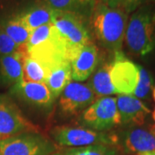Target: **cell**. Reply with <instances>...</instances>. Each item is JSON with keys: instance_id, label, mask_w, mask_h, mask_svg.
<instances>
[{"instance_id": "obj_1", "label": "cell", "mask_w": 155, "mask_h": 155, "mask_svg": "<svg viewBox=\"0 0 155 155\" xmlns=\"http://www.w3.org/2000/svg\"><path fill=\"white\" fill-rule=\"evenodd\" d=\"M26 49L29 58L42 64L49 72L72 61L69 46L52 22L31 32Z\"/></svg>"}, {"instance_id": "obj_2", "label": "cell", "mask_w": 155, "mask_h": 155, "mask_svg": "<svg viewBox=\"0 0 155 155\" xmlns=\"http://www.w3.org/2000/svg\"><path fill=\"white\" fill-rule=\"evenodd\" d=\"M128 14L122 8H111L97 2L90 19V27L102 47L110 52L122 51Z\"/></svg>"}, {"instance_id": "obj_3", "label": "cell", "mask_w": 155, "mask_h": 155, "mask_svg": "<svg viewBox=\"0 0 155 155\" xmlns=\"http://www.w3.org/2000/svg\"><path fill=\"white\" fill-rule=\"evenodd\" d=\"M125 41L133 54L145 56L155 50V8L145 4L128 19Z\"/></svg>"}, {"instance_id": "obj_4", "label": "cell", "mask_w": 155, "mask_h": 155, "mask_svg": "<svg viewBox=\"0 0 155 155\" xmlns=\"http://www.w3.org/2000/svg\"><path fill=\"white\" fill-rule=\"evenodd\" d=\"M52 23L66 40L72 53V61L84 46L91 43L90 20L75 13L54 10Z\"/></svg>"}, {"instance_id": "obj_5", "label": "cell", "mask_w": 155, "mask_h": 155, "mask_svg": "<svg viewBox=\"0 0 155 155\" xmlns=\"http://www.w3.org/2000/svg\"><path fill=\"white\" fill-rule=\"evenodd\" d=\"M80 122L96 131L110 130L122 123L116 106V97H104L88 107L80 118Z\"/></svg>"}, {"instance_id": "obj_6", "label": "cell", "mask_w": 155, "mask_h": 155, "mask_svg": "<svg viewBox=\"0 0 155 155\" xmlns=\"http://www.w3.org/2000/svg\"><path fill=\"white\" fill-rule=\"evenodd\" d=\"M52 134L58 144L73 147H83L94 145L114 146L117 141V138L111 134L83 127H57L53 130Z\"/></svg>"}, {"instance_id": "obj_7", "label": "cell", "mask_w": 155, "mask_h": 155, "mask_svg": "<svg viewBox=\"0 0 155 155\" xmlns=\"http://www.w3.org/2000/svg\"><path fill=\"white\" fill-rule=\"evenodd\" d=\"M55 147L38 133H22L0 140V155H51Z\"/></svg>"}, {"instance_id": "obj_8", "label": "cell", "mask_w": 155, "mask_h": 155, "mask_svg": "<svg viewBox=\"0 0 155 155\" xmlns=\"http://www.w3.org/2000/svg\"><path fill=\"white\" fill-rule=\"evenodd\" d=\"M110 76L116 94L133 95L139 80V66L127 59L122 51L114 53Z\"/></svg>"}, {"instance_id": "obj_9", "label": "cell", "mask_w": 155, "mask_h": 155, "mask_svg": "<svg viewBox=\"0 0 155 155\" xmlns=\"http://www.w3.org/2000/svg\"><path fill=\"white\" fill-rule=\"evenodd\" d=\"M35 126L6 97H0V140L22 133H37Z\"/></svg>"}, {"instance_id": "obj_10", "label": "cell", "mask_w": 155, "mask_h": 155, "mask_svg": "<svg viewBox=\"0 0 155 155\" xmlns=\"http://www.w3.org/2000/svg\"><path fill=\"white\" fill-rule=\"evenodd\" d=\"M96 95L86 84L71 82L60 97V107L66 115H74L86 110L96 101Z\"/></svg>"}, {"instance_id": "obj_11", "label": "cell", "mask_w": 155, "mask_h": 155, "mask_svg": "<svg viewBox=\"0 0 155 155\" xmlns=\"http://www.w3.org/2000/svg\"><path fill=\"white\" fill-rule=\"evenodd\" d=\"M122 144L127 153L143 155L155 153V126L131 127L124 134Z\"/></svg>"}, {"instance_id": "obj_12", "label": "cell", "mask_w": 155, "mask_h": 155, "mask_svg": "<svg viewBox=\"0 0 155 155\" xmlns=\"http://www.w3.org/2000/svg\"><path fill=\"white\" fill-rule=\"evenodd\" d=\"M99 61V50L93 43L84 46L71 61L72 78L75 81L86 80L93 72Z\"/></svg>"}, {"instance_id": "obj_13", "label": "cell", "mask_w": 155, "mask_h": 155, "mask_svg": "<svg viewBox=\"0 0 155 155\" xmlns=\"http://www.w3.org/2000/svg\"><path fill=\"white\" fill-rule=\"evenodd\" d=\"M116 106L123 124L143 125L150 110L140 100L132 95H119Z\"/></svg>"}, {"instance_id": "obj_14", "label": "cell", "mask_w": 155, "mask_h": 155, "mask_svg": "<svg viewBox=\"0 0 155 155\" xmlns=\"http://www.w3.org/2000/svg\"><path fill=\"white\" fill-rule=\"evenodd\" d=\"M11 92L31 104L41 107L50 106L55 99L44 83L22 82L17 85H14L11 89Z\"/></svg>"}, {"instance_id": "obj_15", "label": "cell", "mask_w": 155, "mask_h": 155, "mask_svg": "<svg viewBox=\"0 0 155 155\" xmlns=\"http://www.w3.org/2000/svg\"><path fill=\"white\" fill-rule=\"evenodd\" d=\"M27 57L26 45L12 54L0 56V76L5 83L13 86L22 83V67Z\"/></svg>"}, {"instance_id": "obj_16", "label": "cell", "mask_w": 155, "mask_h": 155, "mask_svg": "<svg viewBox=\"0 0 155 155\" xmlns=\"http://www.w3.org/2000/svg\"><path fill=\"white\" fill-rule=\"evenodd\" d=\"M45 4L56 11L75 13L90 20L97 0H45Z\"/></svg>"}, {"instance_id": "obj_17", "label": "cell", "mask_w": 155, "mask_h": 155, "mask_svg": "<svg viewBox=\"0 0 155 155\" xmlns=\"http://www.w3.org/2000/svg\"><path fill=\"white\" fill-rule=\"evenodd\" d=\"M54 14V9L48 5H41L34 6L27 11L18 15L22 23L27 27L28 30L31 32L43 26L52 22Z\"/></svg>"}, {"instance_id": "obj_18", "label": "cell", "mask_w": 155, "mask_h": 155, "mask_svg": "<svg viewBox=\"0 0 155 155\" xmlns=\"http://www.w3.org/2000/svg\"><path fill=\"white\" fill-rule=\"evenodd\" d=\"M71 63H67L52 69L47 78L46 84L56 98L59 97L72 80Z\"/></svg>"}, {"instance_id": "obj_19", "label": "cell", "mask_w": 155, "mask_h": 155, "mask_svg": "<svg viewBox=\"0 0 155 155\" xmlns=\"http://www.w3.org/2000/svg\"><path fill=\"white\" fill-rule=\"evenodd\" d=\"M110 63H105L95 72L89 85L94 91L96 97H104L110 95L116 94L114 86L112 85L110 76Z\"/></svg>"}, {"instance_id": "obj_20", "label": "cell", "mask_w": 155, "mask_h": 155, "mask_svg": "<svg viewBox=\"0 0 155 155\" xmlns=\"http://www.w3.org/2000/svg\"><path fill=\"white\" fill-rule=\"evenodd\" d=\"M5 34L18 46L22 47L27 44L31 31L22 23L19 16L11 17L0 25Z\"/></svg>"}, {"instance_id": "obj_21", "label": "cell", "mask_w": 155, "mask_h": 155, "mask_svg": "<svg viewBox=\"0 0 155 155\" xmlns=\"http://www.w3.org/2000/svg\"><path fill=\"white\" fill-rule=\"evenodd\" d=\"M49 72L42 64L28 56L22 67V82L46 84Z\"/></svg>"}, {"instance_id": "obj_22", "label": "cell", "mask_w": 155, "mask_h": 155, "mask_svg": "<svg viewBox=\"0 0 155 155\" xmlns=\"http://www.w3.org/2000/svg\"><path fill=\"white\" fill-rule=\"evenodd\" d=\"M61 155H118L117 149L111 145H94L70 148Z\"/></svg>"}, {"instance_id": "obj_23", "label": "cell", "mask_w": 155, "mask_h": 155, "mask_svg": "<svg viewBox=\"0 0 155 155\" xmlns=\"http://www.w3.org/2000/svg\"><path fill=\"white\" fill-rule=\"evenodd\" d=\"M153 79L144 67L139 66V80L132 96L137 98H146L153 88Z\"/></svg>"}, {"instance_id": "obj_24", "label": "cell", "mask_w": 155, "mask_h": 155, "mask_svg": "<svg viewBox=\"0 0 155 155\" xmlns=\"http://www.w3.org/2000/svg\"><path fill=\"white\" fill-rule=\"evenodd\" d=\"M22 47L16 44L0 28V56L12 54L19 51Z\"/></svg>"}, {"instance_id": "obj_25", "label": "cell", "mask_w": 155, "mask_h": 155, "mask_svg": "<svg viewBox=\"0 0 155 155\" xmlns=\"http://www.w3.org/2000/svg\"><path fill=\"white\" fill-rule=\"evenodd\" d=\"M147 1L148 0H122L121 8H122L127 14H129L145 5Z\"/></svg>"}, {"instance_id": "obj_26", "label": "cell", "mask_w": 155, "mask_h": 155, "mask_svg": "<svg viewBox=\"0 0 155 155\" xmlns=\"http://www.w3.org/2000/svg\"><path fill=\"white\" fill-rule=\"evenodd\" d=\"M98 1L111 8H120L122 5V0H98Z\"/></svg>"}, {"instance_id": "obj_27", "label": "cell", "mask_w": 155, "mask_h": 155, "mask_svg": "<svg viewBox=\"0 0 155 155\" xmlns=\"http://www.w3.org/2000/svg\"><path fill=\"white\" fill-rule=\"evenodd\" d=\"M153 99L155 101V87L153 89Z\"/></svg>"}, {"instance_id": "obj_28", "label": "cell", "mask_w": 155, "mask_h": 155, "mask_svg": "<svg viewBox=\"0 0 155 155\" xmlns=\"http://www.w3.org/2000/svg\"><path fill=\"white\" fill-rule=\"evenodd\" d=\"M152 116H153V119L155 121V109L153 111V114H152Z\"/></svg>"}, {"instance_id": "obj_29", "label": "cell", "mask_w": 155, "mask_h": 155, "mask_svg": "<svg viewBox=\"0 0 155 155\" xmlns=\"http://www.w3.org/2000/svg\"><path fill=\"white\" fill-rule=\"evenodd\" d=\"M143 155H155V153H146Z\"/></svg>"}, {"instance_id": "obj_30", "label": "cell", "mask_w": 155, "mask_h": 155, "mask_svg": "<svg viewBox=\"0 0 155 155\" xmlns=\"http://www.w3.org/2000/svg\"><path fill=\"white\" fill-rule=\"evenodd\" d=\"M51 155H61V154H59V153H53V154Z\"/></svg>"}]
</instances>
